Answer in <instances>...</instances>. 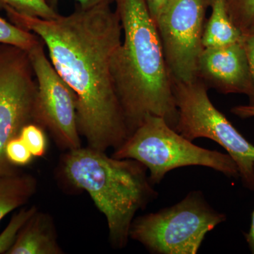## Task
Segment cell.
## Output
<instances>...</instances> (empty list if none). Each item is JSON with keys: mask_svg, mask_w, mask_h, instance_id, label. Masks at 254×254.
<instances>
[{"mask_svg": "<svg viewBox=\"0 0 254 254\" xmlns=\"http://www.w3.org/2000/svg\"><path fill=\"white\" fill-rule=\"evenodd\" d=\"M211 15L205 23L203 36V48L227 46L242 39V33L230 18L227 0H207Z\"/></svg>", "mask_w": 254, "mask_h": 254, "instance_id": "7c38bea8", "label": "cell"}, {"mask_svg": "<svg viewBox=\"0 0 254 254\" xmlns=\"http://www.w3.org/2000/svg\"><path fill=\"white\" fill-rule=\"evenodd\" d=\"M227 5L232 22L242 33L254 26V0H227Z\"/></svg>", "mask_w": 254, "mask_h": 254, "instance_id": "e0dca14e", "label": "cell"}, {"mask_svg": "<svg viewBox=\"0 0 254 254\" xmlns=\"http://www.w3.org/2000/svg\"><path fill=\"white\" fill-rule=\"evenodd\" d=\"M43 129L38 124L31 123L23 127L20 133L19 136L33 157L39 158L46 154L47 139Z\"/></svg>", "mask_w": 254, "mask_h": 254, "instance_id": "ac0fdd59", "label": "cell"}, {"mask_svg": "<svg viewBox=\"0 0 254 254\" xmlns=\"http://www.w3.org/2000/svg\"><path fill=\"white\" fill-rule=\"evenodd\" d=\"M241 42L245 49L254 87V26L242 33Z\"/></svg>", "mask_w": 254, "mask_h": 254, "instance_id": "ffe728a7", "label": "cell"}, {"mask_svg": "<svg viewBox=\"0 0 254 254\" xmlns=\"http://www.w3.org/2000/svg\"><path fill=\"white\" fill-rule=\"evenodd\" d=\"M5 153L9 163L16 166L27 165L33 158L27 145L19 136L12 138L7 143Z\"/></svg>", "mask_w": 254, "mask_h": 254, "instance_id": "d6986e66", "label": "cell"}, {"mask_svg": "<svg viewBox=\"0 0 254 254\" xmlns=\"http://www.w3.org/2000/svg\"><path fill=\"white\" fill-rule=\"evenodd\" d=\"M226 219L193 190L175 205L134 218L129 238L153 254H195L207 234Z\"/></svg>", "mask_w": 254, "mask_h": 254, "instance_id": "5b68a950", "label": "cell"}, {"mask_svg": "<svg viewBox=\"0 0 254 254\" xmlns=\"http://www.w3.org/2000/svg\"><path fill=\"white\" fill-rule=\"evenodd\" d=\"M198 79L208 88L224 94L249 96L254 104V87L243 45L239 41L215 48H204L200 54Z\"/></svg>", "mask_w": 254, "mask_h": 254, "instance_id": "30bf717a", "label": "cell"}, {"mask_svg": "<svg viewBox=\"0 0 254 254\" xmlns=\"http://www.w3.org/2000/svg\"><path fill=\"white\" fill-rule=\"evenodd\" d=\"M231 113L242 119L254 118V104L234 107Z\"/></svg>", "mask_w": 254, "mask_h": 254, "instance_id": "7402d4cb", "label": "cell"}, {"mask_svg": "<svg viewBox=\"0 0 254 254\" xmlns=\"http://www.w3.org/2000/svg\"><path fill=\"white\" fill-rule=\"evenodd\" d=\"M36 179L16 170L0 177V222L10 212L26 204L36 193Z\"/></svg>", "mask_w": 254, "mask_h": 254, "instance_id": "4fadbf2b", "label": "cell"}, {"mask_svg": "<svg viewBox=\"0 0 254 254\" xmlns=\"http://www.w3.org/2000/svg\"><path fill=\"white\" fill-rule=\"evenodd\" d=\"M52 6H54L58 3L59 0H47ZM79 3L80 7L82 9H89V8L94 7L98 5L105 4V3H110L111 4L115 0H76Z\"/></svg>", "mask_w": 254, "mask_h": 254, "instance_id": "603a6c76", "label": "cell"}, {"mask_svg": "<svg viewBox=\"0 0 254 254\" xmlns=\"http://www.w3.org/2000/svg\"><path fill=\"white\" fill-rule=\"evenodd\" d=\"M173 83L178 110L175 131L190 141L206 138L221 145L236 163L244 185L254 190V145L215 108L203 82Z\"/></svg>", "mask_w": 254, "mask_h": 254, "instance_id": "8992f818", "label": "cell"}, {"mask_svg": "<svg viewBox=\"0 0 254 254\" xmlns=\"http://www.w3.org/2000/svg\"><path fill=\"white\" fill-rule=\"evenodd\" d=\"M112 156L143 164L149 170L152 185L160 184L171 170L184 167H206L228 177H240L230 155L193 144L163 118L154 115L147 116Z\"/></svg>", "mask_w": 254, "mask_h": 254, "instance_id": "277c9868", "label": "cell"}, {"mask_svg": "<svg viewBox=\"0 0 254 254\" xmlns=\"http://www.w3.org/2000/svg\"><path fill=\"white\" fill-rule=\"evenodd\" d=\"M38 85L26 50L0 43V177L15 171L5 150L23 127L34 123Z\"/></svg>", "mask_w": 254, "mask_h": 254, "instance_id": "52a82bcc", "label": "cell"}, {"mask_svg": "<svg viewBox=\"0 0 254 254\" xmlns=\"http://www.w3.org/2000/svg\"><path fill=\"white\" fill-rule=\"evenodd\" d=\"M63 167L68 182L88 192L105 215L112 246L126 247L135 215L158 196L147 168L133 159L115 158L89 147L68 150Z\"/></svg>", "mask_w": 254, "mask_h": 254, "instance_id": "3957f363", "label": "cell"}, {"mask_svg": "<svg viewBox=\"0 0 254 254\" xmlns=\"http://www.w3.org/2000/svg\"><path fill=\"white\" fill-rule=\"evenodd\" d=\"M245 237L251 252H252V254H254V210L253 214H252L250 230L248 233L246 234Z\"/></svg>", "mask_w": 254, "mask_h": 254, "instance_id": "cb8c5ba5", "label": "cell"}, {"mask_svg": "<svg viewBox=\"0 0 254 254\" xmlns=\"http://www.w3.org/2000/svg\"><path fill=\"white\" fill-rule=\"evenodd\" d=\"M40 41L41 38L35 33L0 17V43L16 46L28 52Z\"/></svg>", "mask_w": 254, "mask_h": 254, "instance_id": "5bb4252c", "label": "cell"}, {"mask_svg": "<svg viewBox=\"0 0 254 254\" xmlns=\"http://www.w3.org/2000/svg\"><path fill=\"white\" fill-rule=\"evenodd\" d=\"M56 230L48 214L38 210L26 222L7 254H62Z\"/></svg>", "mask_w": 254, "mask_h": 254, "instance_id": "8fae6325", "label": "cell"}, {"mask_svg": "<svg viewBox=\"0 0 254 254\" xmlns=\"http://www.w3.org/2000/svg\"><path fill=\"white\" fill-rule=\"evenodd\" d=\"M124 40L111 60L115 92L128 137L148 115L175 129L178 110L158 28L145 0H115Z\"/></svg>", "mask_w": 254, "mask_h": 254, "instance_id": "7a4b0ae2", "label": "cell"}, {"mask_svg": "<svg viewBox=\"0 0 254 254\" xmlns=\"http://www.w3.org/2000/svg\"><path fill=\"white\" fill-rule=\"evenodd\" d=\"M207 0H168L155 24L173 81L198 80Z\"/></svg>", "mask_w": 254, "mask_h": 254, "instance_id": "ba28073f", "label": "cell"}, {"mask_svg": "<svg viewBox=\"0 0 254 254\" xmlns=\"http://www.w3.org/2000/svg\"><path fill=\"white\" fill-rule=\"evenodd\" d=\"M2 7L11 23L35 33L46 46L52 64L76 95L78 131L88 147L103 152L119 148L128 132L111 73L123 32L116 10L105 3L43 19Z\"/></svg>", "mask_w": 254, "mask_h": 254, "instance_id": "6da1fadb", "label": "cell"}, {"mask_svg": "<svg viewBox=\"0 0 254 254\" xmlns=\"http://www.w3.org/2000/svg\"><path fill=\"white\" fill-rule=\"evenodd\" d=\"M38 210L36 206L23 208L18 213L14 214L9 223L0 234V254H7L26 222L33 216Z\"/></svg>", "mask_w": 254, "mask_h": 254, "instance_id": "2e32d148", "label": "cell"}, {"mask_svg": "<svg viewBox=\"0 0 254 254\" xmlns=\"http://www.w3.org/2000/svg\"><path fill=\"white\" fill-rule=\"evenodd\" d=\"M0 5L9 6L20 14L43 19H53L60 15L47 0H0Z\"/></svg>", "mask_w": 254, "mask_h": 254, "instance_id": "9a60e30c", "label": "cell"}, {"mask_svg": "<svg viewBox=\"0 0 254 254\" xmlns=\"http://www.w3.org/2000/svg\"><path fill=\"white\" fill-rule=\"evenodd\" d=\"M28 53L38 85L34 123L48 129L60 148H80L75 93L47 58L41 39Z\"/></svg>", "mask_w": 254, "mask_h": 254, "instance_id": "9c48e42d", "label": "cell"}, {"mask_svg": "<svg viewBox=\"0 0 254 254\" xmlns=\"http://www.w3.org/2000/svg\"><path fill=\"white\" fill-rule=\"evenodd\" d=\"M145 1L149 9L150 14L155 23L168 0H145Z\"/></svg>", "mask_w": 254, "mask_h": 254, "instance_id": "44dd1931", "label": "cell"}]
</instances>
